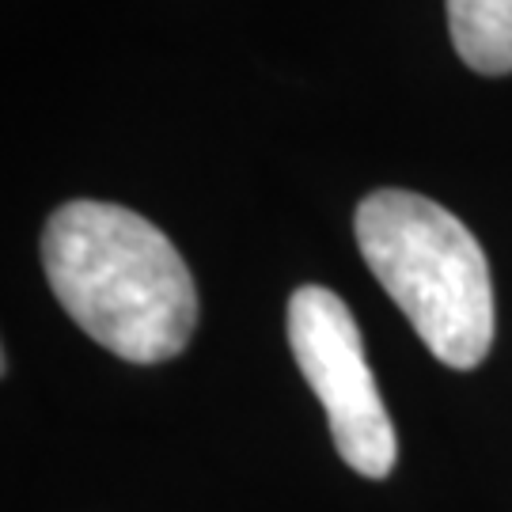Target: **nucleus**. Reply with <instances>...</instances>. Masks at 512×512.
<instances>
[{"mask_svg": "<svg viewBox=\"0 0 512 512\" xmlns=\"http://www.w3.org/2000/svg\"><path fill=\"white\" fill-rule=\"evenodd\" d=\"M42 266L76 327L122 361H171L198 327V289L183 255L133 209L61 205L42 232Z\"/></svg>", "mask_w": 512, "mask_h": 512, "instance_id": "f257e3e1", "label": "nucleus"}, {"mask_svg": "<svg viewBox=\"0 0 512 512\" xmlns=\"http://www.w3.org/2000/svg\"><path fill=\"white\" fill-rule=\"evenodd\" d=\"M357 247L429 353L478 368L494 346V281L459 217L414 190H376L357 205Z\"/></svg>", "mask_w": 512, "mask_h": 512, "instance_id": "f03ea898", "label": "nucleus"}, {"mask_svg": "<svg viewBox=\"0 0 512 512\" xmlns=\"http://www.w3.org/2000/svg\"><path fill=\"white\" fill-rule=\"evenodd\" d=\"M289 346L327 410L338 456L365 478L391 475L399 440L346 304L323 285H300L289 300Z\"/></svg>", "mask_w": 512, "mask_h": 512, "instance_id": "7ed1b4c3", "label": "nucleus"}, {"mask_svg": "<svg viewBox=\"0 0 512 512\" xmlns=\"http://www.w3.org/2000/svg\"><path fill=\"white\" fill-rule=\"evenodd\" d=\"M448 27L463 65L475 73H512V0H448Z\"/></svg>", "mask_w": 512, "mask_h": 512, "instance_id": "20e7f679", "label": "nucleus"}]
</instances>
